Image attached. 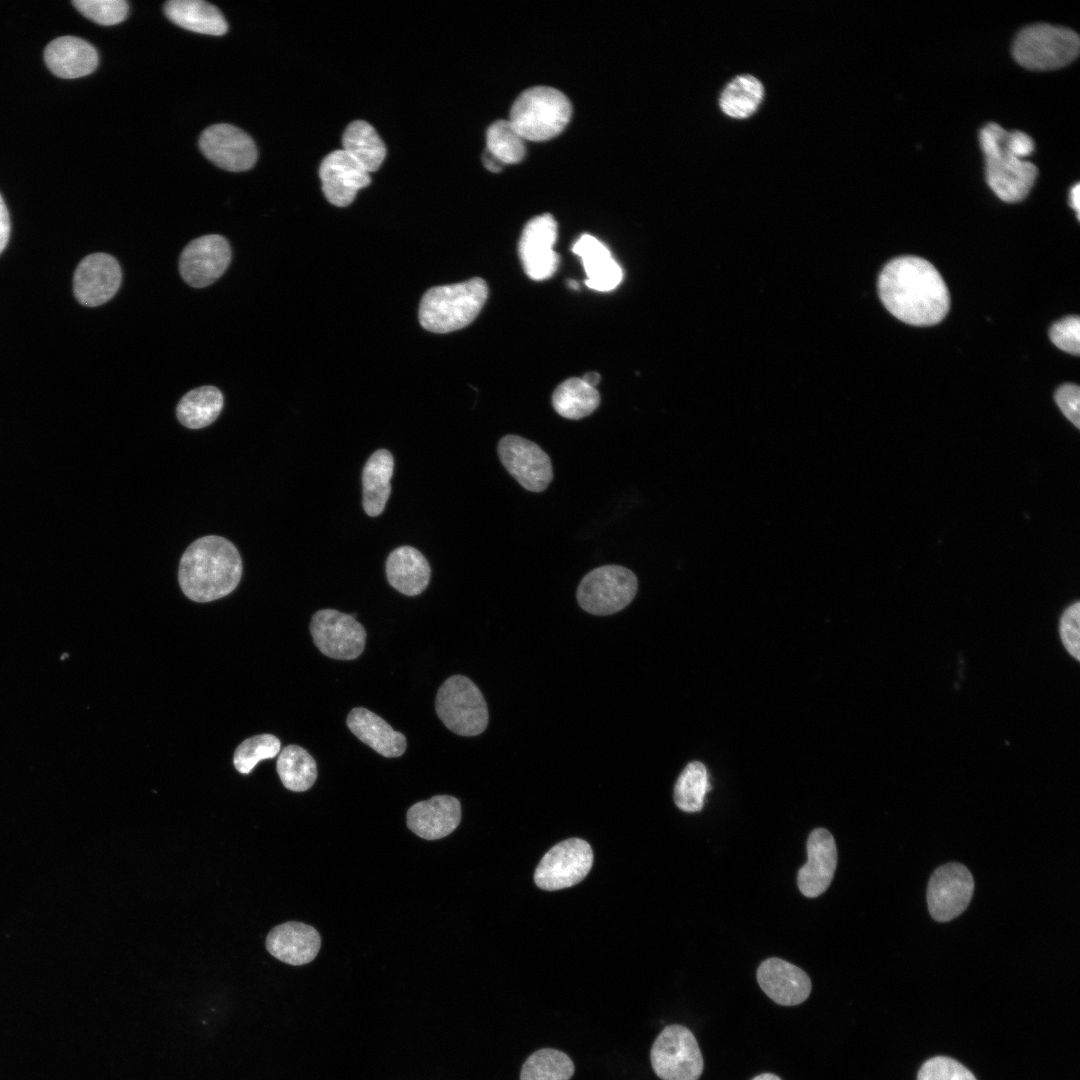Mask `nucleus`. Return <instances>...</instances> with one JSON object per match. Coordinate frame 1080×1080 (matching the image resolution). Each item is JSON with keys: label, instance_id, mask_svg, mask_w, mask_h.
I'll return each instance as SVG.
<instances>
[{"label": "nucleus", "instance_id": "nucleus-25", "mask_svg": "<svg viewBox=\"0 0 1080 1080\" xmlns=\"http://www.w3.org/2000/svg\"><path fill=\"white\" fill-rule=\"evenodd\" d=\"M346 724L359 740L384 757H399L406 750V737L368 709L353 708L347 716Z\"/></svg>", "mask_w": 1080, "mask_h": 1080}, {"label": "nucleus", "instance_id": "nucleus-26", "mask_svg": "<svg viewBox=\"0 0 1080 1080\" xmlns=\"http://www.w3.org/2000/svg\"><path fill=\"white\" fill-rule=\"evenodd\" d=\"M386 576L389 584L397 591L407 596H415L428 586L431 570L420 551L411 546H401L389 554Z\"/></svg>", "mask_w": 1080, "mask_h": 1080}, {"label": "nucleus", "instance_id": "nucleus-5", "mask_svg": "<svg viewBox=\"0 0 1080 1080\" xmlns=\"http://www.w3.org/2000/svg\"><path fill=\"white\" fill-rule=\"evenodd\" d=\"M572 114L569 99L561 91L535 86L523 91L514 101L509 121L519 134L530 141H544L558 135Z\"/></svg>", "mask_w": 1080, "mask_h": 1080}, {"label": "nucleus", "instance_id": "nucleus-9", "mask_svg": "<svg viewBox=\"0 0 1080 1080\" xmlns=\"http://www.w3.org/2000/svg\"><path fill=\"white\" fill-rule=\"evenodd\" d=\"M650 1059L655 1074L662 1080H698L704 1067L693 1033L677 1024L661 1031L652 1045Z\"/></svg>", "mask_w": 1080, "mask_h": 1080}, {"label": "nucleus", "instance_id": "nucleus-16", "mask_svg": "<svg viewBox=\"0 0 1080 1080\" xmlns=\"http://www.w3.org/2000/svg\"><path fill=\"white\" fill-rule=\"evenodd\" d=\"M204 156L218 167L242 172L251 169L257 160L253 139L230 124H215L206 128L199 140Z\"/></svg>", "mask_w": 1080, "mask_h": 1080}, {"label": "nucleus", "instance_id": "nucleus-22", "mask_svg": "<svg viewBox=\"0 0 1080 1080\" xmlns=\"http://www.w3.org/2000/svg\"><path fill=\"white\" fill-rule=\"evenodd\" d=\"M320 946L321 939L317 930L296 921L274 927L266 938V948L272 956L296 966L311 962Z\"/></svg>", "mask_w": 1080, "mask_h": 1080}, {"label": "nucleus", "instance_id": "nucleus-37", "mask_svg": "<svg viewBox=\"0 0 1080 1080\" xmlns=\"http://www.w3.org/2000/svg\"><path fill=\"white\" fill-rule=\"evenodd\" d=\"M280 747V740L272 734L247 738L234 752V766L240 773L249 774L261 760L274 758L280 752Z\"/></svg>", "mask_w": 1080, "mask_h": 1080}, {"label": "nucleus", "instance_id": "nucleus-19", "mask_svg": "<svg viewBox=\"0 0 1080 1080\" xmlns=\"http://www.w3.org/2000/svg\"><path fill=\"white\" fill-rule=\"evenodd\" d=\"M807 855V863L798 871L797 884L804 896L814 898L827 890L837 866L836 843L827 829L817 828L810 833Z\"/></svg>", "mask_w": 1080, "mask_h": 1080}, {"label": "nucleus", "instance_id": "nucleus-28", "mask_svg": "<svg viewBox=\"0 0 1080 1080\" xmlns=\"http://www.w3.org/2000/svg\"><path fill=\"white\" fill-rule=\"evenodd\" d=\"M394 459L386 449H379L367 460L362 472L363 508L368 516L380 515L391 493Z\"/></svg>", "mask_w": 1080, "mask_h": 1080}, {"label": "nucleus", "instance_id": "nucleus-2", "mask_svg": "<svg viewBox=\"0 0 1080 1080\" xmlns=\"http://www.w3.org/2000/svg\"><path fill=\"white\" fill-rule=\"evenodd\" d=\"M979 140L989 187L1004 202L1023 200L1038 174L1037 167L1025 159L1034 151L1033 139L1022 131H1007L988 123L981 129Z\"/></svg>", "mask_w": 1080, "mask_h": 1080}, {"label": "nucleus", "instance_id": "nucleus-11", "mask_svg": "<svg viewBox=\"0 0 1080 1080\" xmlns=\"http://www.w3.org/2000/svg\"><path fill=\"white\" fill-rule=\"evenodd\" d=\"M592 863L593 852L585 840L567 839L542 857L534 881L539 888L550 891L571 887L586 877Z\"/></svg>", "mask_w": 1080, "mask_h": 1080}, {"label": "nucleus", "instance_id": "nucleus-33", "mask_svg": "<svg viewBox=\"0 0 1080 1080\" xmlns=\"http://www.w3.org/2000/svg\"><path fill=\"white\" fill-rule=\"evenodd\" d=\"M277 772L282 784L288 790L303 792L314 784L317 778V765L304 748L288 745L279 754Z\"/></svg>", "mask_w": 1080, "mask_h": 1080}, {"label": "nucleus", "instance_id": "nucleus-45", "mask_svg": "<svg viewBox=\"0 0 1080 1080\" xmlns=\"http://www.w3.org/2000/svg\"><path fill=\"white\" fill-rule=\"evenodd\" d=\"M1079 187H1080L1079 183H1076L1071 188L1070 193H1069L1070 205L1076 211L1078 219H1079V210H1080V190H1079Z\"/></svg>", "mask_w": 1080, "mask_h": 1080}, {"label": "nucleus", "instance_id": "nucleus-34", "mask_svg": "<svg viewBox=\"0 0 1080 1080\" xmlns=\"http://www.w3.org/2000/svg\"><path fill=\"white\" fill-rule=\"evenodd\" d=\"M574 1070L573 1061L567 1054L557 1049L543 1048L524 1062L520 1080H569Z\"/></svg>", "mask_w": 1080, "mask_h": 1080}, {"label": "nucleus", "instance_id": "nucleus-21", "mask_svg": "<svg viewBox=\"0 0 1080 1080\" xmlns=\"http://www.w3.org/2000/svg\"><path fill=\"white\" fill-rule=\"evenodd\" d=\"M461 820V805L450 795L420 801L407 812V826L421 838L435 840L453 832Z\"/></svg>", "mask_w": 1080, "mask_h": 1080}, {"label": "nucleus", "instance_id": "nucleus-14", "mask_svg": "<svg viewBox=\"0 0 1080 1080\" xmlns=\"http://www.w3.org/2000/svg\"><path fill=\"white\" fill-rule=\"evenodd\" d=\"M231 261V248L221 235L209 234L192 240L183 249L179 271L183 280L195 288L214 283Z\"/></svg>", "mask_w": 1080, "mask_h": 1080}, {"label": "nucleus", "instance_id": "nucleus-48", "mask_svg": "<svg viewBox=\"0 0 1080 1080\" xmlns=\"http://www.w3.org/2000/svg\"><path fill=\"white\" fill-rule=\"evenodd\" d=\"M568 284H569L570 288H572V289H578L579 288V284L575 280H570L568 282Z\"/></svg>", "mask_w": 1080, "mask_h": 1080}, {"label": "nucleus", "instance_id": "nucleus-17", "mask_svg": "<svg viewBox=\"0 0 1080 1080\" xmlns=\"http://www.w3.org/2000/svg\"><path fill=\"white\" fill-rule=\"evenodd\" d=\"M122 279L118 261L106 253L84 257L73 276V291L77 301L95 307L109 301L118 291Z\"/></svg>", "mask_w": 1080, "mask_h": 1080}, {"label": "nucleus", "instance_id": "nucleus-18", "mask_svg": "<svg viewBox=\"0 0 1080 1080\" xmlns=\"http://www.w3.org/2000/svg\"><path fill=\"white\" fill-rule=\"evenodd\" d=\"M319 176L326 199L337 207L350 205L357 192L371 183L370 173L343 149L324 157Z\"/></svg>", "mask_w": 1080, "mask_h": 1080}, {"label": "nucleus", "instance_id": "nucleus-29", "mask_svg": "<svg viewBox=\"0 0 1080 1080\" xmlns=\"http://www.w3.org/2000/svg\"><path fill=\"white\" fill-rule=\"evenodd\" d=\"M343 150L368 173L377 171L386 156V147L375 128L364 120L352 121L342 136Z\"/></svg>", "mask_w": 1080, "mask_h": 1080}, {"label": "nucleus", "instance_id": "nucleus-41", "mask_svg": "<svg viewBox=\"0 0 1080 1080\" xmlns=\"http://www.w3.org/2000/svg\"><path fill=\"white\" fill-rule=\"evenodd\" d=\"M1050 340L1059 349L1079 355L1080 352V319L1078 316H1068L1054 323L1049 331Z\"/></svg>", "mask_w": 1080, "mask_h": 1080}, {"label": "nucleus", "instance_id": "nucleus-6", "mask_svg": "<svg viewBox=\"0 0 1080 1080\" xmlns=\"http://www.w3.org/2000/svg\"><path fill=\"white\" fill-rule=\"evenodd\" d=\"M1080 40L1069 28L1050 24H1034L1016 36L1012 54L1015 60L1030 70H1054L1071 63L1079 53Z\"/></svg>", "mask_w": 1080, "mask_h": 1080}, {"label": "nucleus", "instance_id": "nucleus-40", "mask_svg": "<svg viewBox=\"0 0 1080 1080\" xmlns=\"http://www.w3.org/2000/svg\"><path fill=\"white\" fill-rule=\"evenodd\" d=\"M1080 605L1076 601L1069 605L1059 619V637L1067 653L1075 660H1080Z\"/></svg>", "mask_w": 1080, "mask_h": 1080}, {"label": "nucleus", "instance_id": "nucleus-35", "mask_svg": "<svg viewBox=\"0 0 1080 1080\" xmlns=\"http://www.w3.org/2000/svg\"><path fill=\"white\" fill-rule=\"evenodd\" d=\"M708 773L699 761L689 763L679 775L674 787V802L685 812H698L703 808L709 791Z\"/></svg>", "mask_w": 1080, "mask_h": 1080}, {"label": "nucleus", "instance_id": "nucleus-20", "mask_svg": "<svg viewBox=\"0 0 1080 1080\" xmlns=\"http://www.w3.org/2000/svg\"><path fill=\"white\" fill-rule=\"evenodd\" d=\"M757 981L770 999L784 1006L804 1002L811 992V981L806 972L779 958H769L760 964Z\"/></svg>", "mask_w": 1080, "mask_h": 1080}, {"label": "nucleus", "instance_id": "nucleus-4", "mask_svg": "<svg viewBox=\"0 0 1080 1080\" xmlns=\"http://www.w3.org/2000/svg\"><path fill=\"white\" fill-rule=\"evenodd\" d=\"M487 297V283L477 277L430 288L420 302V324L433 333H448L464 328L479 314Z\"/></svg>", "mask_w": 1080, "mask_h": 1080}, {"label": "nucleus", "instance_id": "nucleus-7", "mask_svg": "<svg viewBox=\"0 0 1080 1080\" xmlns=\"http://www.w3.org/2000/svg\"><path fill=\"white\" fill-rule=\"evenodd\" d=\"M435 709L443 724L461 736H476L488 724L486 701L466 676L453 675L438 689Z\"/></svg>", "mask_w": 1080, "mask_h": 1080}, {"label": "nucleus", "instance_id": "nucleus-23", "mask_svg": "<svg viewBox=\"0 0 1080 1080\" xmlns=\"http://www.w3.org/2000/svg\"><path fill=\"white\" fill-rule=\"evenodd\" d=\"M44 61L57 77L74 79L91 74L98 65V53L89 42L62 36L52 40L44 50Z\"/></svg>", "mask_w": 1080, "mask_h": 1080}, {"label": "nucleus", "instance_id": "nucleus-38", "mask_svg": "<svg viewBox=\"0 0 1080 1080\" xmlns=\"http://www.w3.org/2000/svg\"><path fill=\"white\" fill-rule=\"evenodd\" d=\"M72 4L82 15L100 25L118 24L128 14V4L124 0H74Z\"/></svg>", "mask_w": 1080, "mask_h": 1080}, {"label": "nucleus", "instance_id": "nucleus-13", "mask_svg": "<svg viewBox=\"0 0 1080 1080\" xmlns=\"http://www.w3.org/2000/svg\"><path fill=\"white\" fill-rule=\"evenodd\" d=\"M497 450L505 469L526 490L542 492L552 481L550 457L536 443L506 435L499 441Z\"/></svg>", "mask_w": 1080, "mask_h": 1080}, {"label": "nucleus", "instance_id": "nucleus-12", "mask_svg": "<svg viewBox=\"0 0 1080 1080\" xmlns=\"http://www.w3.org/2000/svg\"><path fill=\"white\" fill-rule=\"evenodd\" d=\"M973 892V876L963 864L951 862L938 867L927 887L930 915L938 922L958 917L968 907Z\"/></svg>", "mask_w": 1080, "mask_h": 1080}, {"label": "nucleus", "instance_id": "nucleus-10", "mask_svg": "<svg viewBox=\"0 0 1080 1080\" xmlns=\"http://www.w3.org/2000/svg\"><path fill=\"white\" fill-rule=\"evenodd\" d=\"M310 633L318 650L337 660L359 657L367 636L362 624L352 615L335 609L317 611L311 619Z\"/></svg>", "mask_w": 1080, "mask_h": 1080}, {"label": "nucleus", "instance_id": "nucleus-46", "mask_svg": "<svg viewBox=\"0 0 1080 1080\" xmlns=\"http://www.w3.org/2000/svg\"><path fill=\"white\" fill-rule=\"evenodd\" d=\"M585 383L595 388L600 382L601 376L597 372H588L581 378Z\"/></svg>", "mask_w": 1080, "mask_h": 1080}, {"label": "nucleus", "instance_id": "nucleus-47", "mask_svg": "<svg viewBox=\"0 0 1080 1080\" xmlns=\"http://www.w3.org/2000/svg\"><path fill=\"white\" fill-rule=\"evenodd\" d=\"M752 1080H781L778 1076L772 1073H762L757 1075Z\"/></svg>", "mask_w": 1080, "mask_h": 1080}, {"label": "nucleus", "instance_id": "nucleus-27", "mask_svg": "<svg viewBox=\"0 0 1080 1080\" xmlns=\"http://www.w3.org/2000/svg\"><path fill=\"white\" fill-rule=\"evenodd\" d=\"M164 12L174 24L192 32L220 36L228 30L219 9L202 0H171Z\"/></svg>", "mask_w": 1080, "mask_h": 1080}, {"label": "nucleus", "instance_id": "nucleus-42", "mask_svg": "<svg viewBox=\"0 0 1080 1080\" xmlns=\"http://www.w3.org/2000/svg\"><path fill=\"white\" fill-rule=\"evenodd\" d=\"M1055 402L1064 416L1076 427H1080V389L1075 384H1064L1055 393Z\"/></svg>", "mask_w": 1080, "mask_h": 1080}, {"label": "nucleus", "instance_id": "nucleus-8", "mask_svg": "<svg viewBox=\"0 0 1080 1080\" xmlns=\"http://www.w3.org/2000/svg\"><path fill=\"white\" fill-rule=\"evenodd\" d=\"M638 587L635 574L626 567L605 565L587 573L579 583L577 600L583 610L609 615L625 608Z\"/></svg>", "mask_w": 1080, "mask_h": 1080}, {"label": "nucleus", "instance_id": "nucleus-1", "mask_svg": "<svg viewBox=\"0 0 1080 1080\" xmlns=\"http://www.w3.org/2000/svg\"><path fill=\"white\" fill-rule=\"evenodd\" d=\"M879 297L897 319L915 326L939 323L950 297L937 269L927 260L901 256L888 262L878 279Z\"/></svg>", "mask_w": 1080, "mask_h": 1080}, {"label": "nucleus", "instance_id": "nucleus-30", "mask_svg": "<svg viewBox=\"0 0 1080 1080\" xmlns=\"http://www.w3.org/2000/svg\"><path fill=\"white\" fill-rule=\"evenodd\" d=\"M224 404L221 391L214 386H201L187 392L179 401L176 415L190 429H200L213 423Z\"/></svg>", "mask_w": 1080, "mask_h": 1080}, {"label": "nucleus", "instance_id": "nucleus-43", "mask_svg": "<svg viewBox=\"0 0 1080 1080\" xmlns=\"http://www.w3.org/2000/svg\"><path fill=\"white\" fill-rule=\"evenodd\" d=\"M10 217L7 206L0 194V254L5 249L10 237Z\"/></svg>", "mask_w": 1080, "mask_h": 1080}, {"label": "nucleus", "instance_id": "nucleus-15", "mask_svg": "<svg viewBox=\"0 0 1080 1080\" xmlns=\"http://www.w3.org/2000/svg\"><path fill=\"white\" fill-rule=\"evenodd\" d=\"M557 238V223L551 214L529 220L522 230L518 251L523 269L533 280H546L554 275L559 256L553 246Z\"/></svg>", "mask_w": 1080, "mask_h": 1080}, {"label": "nucleus", "instance_id": "nucleus-36", "mask_svg": "<svg viewBox=\"0 0 1080 1080\" xmlns=\"http://www.w3.org/2000/svg\"><path fill=\"white\" fill-rule=\"evenodd\" d=\"M525 139L509 120H498L486 133V149L504 165L520 162L526 152Z\"/></svg>", "mask_w": 1080, "mask_h": 1080}, {"label": "nucleus", "instance_id": "nucleus-3", "mask_svg": "<svg viewBox=\"0 0 1080 1080\" xmlns=\"http://www.w3.org/2000/svg\"><path fill=\"white\" fill-rule=\"evenodd\" d=\"M241 574V557L235 545L223 537L209 535L197 539L185 550L178 580L189 599L210 602L230 594Z\"/></svg>", "mask_w": 1080, "mask_h": 1080}, {"label": "nucleus", "instance_id": "nucleus-31", "mask_svg": "<svg viewBox=\"0 0 1080 1080\" xmlns=\"http://www.w3.org/2000/svg\"><path fill=\"white\" fill-rule=\"evenodd\" d=\"M764 96L760 80L750 74L732 79L723 89L719 106L724 114L735 119H745L756 112Z\"/></svg>", "mask_w": 1080, "mask_h": 1080}, {"label": "nucleus", "instance_id": "nucleus-32", "mask_svg": "<svg viewBox=\"0 0 1080 1080\" xmlns=\"http://www.w3.org/2000/svg\"><path fill=\"white\" fill-rule=\"evenodd\" d=\"M552 404L560 416L578 420L596 410L600 404V395L596 388L581 378L573 377L558 385L552 395Z\"/></svg>", "mask_w": 1080, "mask_h": 1080}, {"label": "nucleus", "instance_id": "nucleus-44", "mask_svg": "<svg viewBox=\"0 0 1080 1080\" xmlns=\"http://www.w3.org/2000/svg\"><path fill=\"white\" fill-rule=\"evenodd\" d=\"M482 158H483V163H484L485 167L489 171H492V172H499L502 169L503 165H504L497 157H495L487 149L483 153Z\"/></svg>", "mask_w": 1080, "mask_h": 1080}, {"label": "nucleus", "instance_id": "nucleus-24", "mask_svg": "<svg viewBox=\"0 0 1080 1080\" xmlns=\"http://www.w3.org/2000/svg\"><path fill=\"white\" fill-rule=\"evenodd\" d=\"M572 251L581 259L587 276L585 284L590 289L607 292L619 285L623 271L600 240L583 234L574 243Z\"/></svg>", "mask_w": 1080, "mask_h": 1080}, {"label": "nucleus", "instance_id": "nucleus-39", "mask_svg": "<svg viewBox=\"0 0 1080 1080\" xmlns=\"http://www.w3.org/2000/svg\"><path fill=\"white\" fill-rule=\"evenodd\" d=\"M917 1080H976L964 1065L946 1056L928 1059L920 1068Z\"/></svg>", "mask_w": 1080, "mask_h": 1080}]
</instances>
